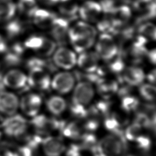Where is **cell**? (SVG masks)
Wrapping results in <instances>:
<instances>
[{"instance_id":"1","label":"cell","mask_w":156,"mask_h":156,"mask_svg":"<svg viewBox=\"0 0 156 156\" xmlns=\"http://www.w3.org/2000/svg\"><path fill=\"white\" fill-rule=\"evenodd\" d=\"M4 136L9 140L23 142L29 136V122L22 115L15 114L10 116H4L0 124Z\"/></svg>"},{"instance_id":"2","label":"cell","mask_w":156,"mask_h":156,"mask_svg":"<svg viewBox=\"0 0 156 156\" xmlns=\"http://www.w3.org/2000/svg\"><path fill=\"white\" fill-rule=\"evenodd\" d=\"M129 143L123 133H111L98 139L97 152L102 156H122L127 154Z\"/></svg>"},{"instance_id":"3","label":"cell","mask_w":156,"mask_h":156,"mask_svg":"<svg viewBox=\"0 0 156 156\" xmlns=\"http://www.w3.org/2000/svg\"><path fill=\"white\" fill-rule=\"evenodd\" d=\"M65 122L44 115H37L32 118L29 125L34 134L42 138L54 135L60 130Z\"/></svg>"},{"instance_id":"4","label":"cell","mask_w":156,"mask_h":156,"mask_svg":"<svg viewBox=\"0 0 156 156\" xmlns=\"http://www.w3.org/2000/svg\"><path fill=\"white\" fill-rule=\"evenodd\" d=\"M68 145L65 140L57 135L43 137L41 149L44 156H63Z\"/></svg>"},{"instance_id":"5","label":"cell","mask_w":156,"mask_h":156,"mask_svg":"<svg viewBox=\"0 0 156 156\" xmlns=\"http://www.w3.org/2000/svg\"><path fill=\"white\" fill-rule=\"evenodd\" d=\"M118 46L113 37L109 34H101L96 45V52L105 60H110L118 53Z\"/></svg>"},{"instance_id":"6","label":"cell","mask_w":156,"mask_h":156,"mask_svg":"<svg viewBox=\"0 0 156 156\" xmlns=\"http://www.w3.org/2000/svg\"><path fill=\"white\" fill-rule=\"evenodd\" d=\"M94 94V88L90 82H80L74 88L72 103L85 107L91 101Z\"/></svg>"},{"instance_id":"7","label":"cell","mask_w":156,"mask_h":156,"mask_svg":"<svg viewBox=\"0 0 156 156\" xmlns=\"http://www.w3.org/2000/svg\"><path fill=\"white\" fill-rule=\"evenodd\" d=\"M20 100L12 92L4 90L0 91V115L10 116L17 113Z\"/></svg>"},{"instance_id":"8","label":"cell","mask_w":156,"mask_h":156,"mask_svg":"<svg viewBox=\"0 0 156 156\" xmlns=\"http://www.w3.org/2000/svg\"><path fill=\"white\" fill-rule=\"evenodd\" d=\"M51 78L48 72L39 67L29 69L27 77L29 85L39 90H46L51 85Z\"/></svg>"},{"instance_id":"9","label":"cell","mask_w":156,"mask_h":156,"mask_svg":"<svg viewBox=\"0 0 156 156\" xmlns=\"http://www.w3.org/2000/svg\"><path fill=\"white\" fill-rule=\"evenodd\" d=\"M2 82L4 87L20 90L27 83V76L20 69H12L2 76Z\"/></svg>"},{"instance_id":"10","label":"cell","mask_w":156,"mask_h":156,"mask_svg":"<svg viewBox=\"0 0 156 156\" xmlns=\"http://www.w3.org/2000/svg\"><path fill=\"white\" fill-rule=\"evenodd\" d=\"M42 137L30 135L17 147L18 156H43L41 149Z\"/></svg>"},{"instance_id":"11","label":"cell","mask_w":156,"mask_h":156,"mask_svg":"<svg viewBox=\"0 0 156 156\" xmlns=\"http://www.w3.org/2000/svg\"><path fill=\"white\" fill-rule=\"evenodd\" d=\"M53 62L59 68L69 69L76 64L77 58L73 51L65 47H60L54 52Z\"/></svg>"},{"instance_id":"12","label":"cell","mask_w":156,"mask_h":156,"mask_svg":"<svg viewBox=\"0 0 156 156\" xmlns=\"http://www.w3.org/2000/svg\"><path fill=\"white\" fill-rule=\"evenodd\" d=\"M41 105L40 96L35 93H29L22 97L20 101L19 108L25 115L33 118L38 115Z\"/></svg>"},{"instance_id":"13","label":"cell","mask_w":156,"mask_h":156,"mask_svg":"<svg viewBox=\"0 0 156 156\" xmlns=\"http://www.w3.org/2000/svg\"><path fill=\"white\" fill-rule=\"evenodd\" d=\"M75 78L73 74L69 72L57 73L51 82L52 88L61 94L69 92L73 88Z\"/></svg>"},{"instance_id":"14","label":"cell","mask_w":156,"mask_h":156,"mask_svg":"<svg viewBox=\"0 0 156 156\" xmlns=\"http://www.w3.org/2000/svg\"><path fill=\"white\" fill-rule=\"evenodd\" d=\"M50 28L54 41L59 45L65 44L68 38V21L65 18L56 17Z\"/></svg>"},{"instance_id":"15","label":"cell","mask_w":156,"mask_h":156,"mask_svg":"<svg viewBox=\"0 0 156 156\" xmlns=\"http://www.w3.org/2000/svg\"><path fill=\"white\" fill-rule=\"evenodd\" d=\"M96 29L87 22H77L68 30V38L70 41L84 38H96Z\"/></svg>"},{"instance_id":"16","label":"cell","mask_w":156,"mask_h":156,"mask_svg":"<svg viewBox=\"0 0 156 156\" xmlns=\"http://www.w3.org/2000/svg\"><path fill=\"white\" fill-rule=\"evenodd\" d=\"M102 12L100 4L92 1L84 2L78 10L80 16L84 21L90 23L98 21Z\"/></svg>"},{"instance_id":"17","label":"cell","mask_w":156,"mask_h":156,"mask_svg":"<svg viewBox=\"0 0 156 156\" xmlns=\"http://www.w3.org/2000/svg\"><path fill=\"white\" fill-rule=\"evenodd\" d=\"M99 57L96 52L84 51L81 52L77 63L79 67L87 73H93L98 68Z\"/></svg>"},{"instance_id":"18","label":"cell","mask_w":156,"mask_h":156,"mask_svg":"<svg viewBox=\"0 0 156 156\" xmlns=\"http://www.w3.org/2000/svg\"><path fill=\"white\" fill-rule=\"evenodd\" d=\"M85 132L81 122L78 121L65 122L60 130L62 136L65 140H69L74 142L77 141Z\"/></svg>"},{"instance_id":"19","label":"cell","mask_w":156,"mask_h":156,"mask_svg":"<svg viewBox=\"0 0 156 156\" xmlns=\"http://www.w3.org/2000/svg\"><path fill=\"white\" fill-rule=\"evenodd\" d=\"M57 16L52 12L45 9H37L32 15L34 23L41 29L50 28Z\"/></svg>"},{"instance_id":"20","label":"cell","mask_w":156,"mask_h":156,"mask_svg":"<svg viewBox=\"0 0 156 156\" xmlns=\"http://www.w3.org/2000/svg\"><path fill=\"white\" fill-rule=\"evenodd\" d=\"M109 15L116 29V27L124 26L129 21L132 12L128 6L122 5L115 8Z\"/></svg>"},{"instance_id":"21","label":"cell","mask_w":156,"mask_h":156,"mask_svg":"<svg viewBox=\"0 0 156 156\" xmlns=\"http://www.w3.org/2000/svg\"><path fill=\"white\" fill-rule=\"evenodd\" d=\"M145 77L143 71L136 66L127 67L124 71L123 79L129 85L136 86L141 84Z\"/></svg>"},{"instance_id":"22","label":"cell","mask_w":156,"mask_h":156,"mask_svg":"<svg viewBox=\"0 0 156 156\" xmlns=\"http://www.w3.org/2000/svg\"><path fill=\"white\" fill-rule=\"evenodd\" d=\"M132 143L134 149L142 156H149L152 151V141L149 136L144 133Z\"/></svg>"},{"instance_id":"23","label":"cell","mask_w":156,"mask_h":156,"mask_svg":"<svg viewBox=\"0 0 156 156\" xmlns=\"http://www.w3.org/2000/svg\"><path fill=\"white\" fill-rule=\"evenodd\" d=\"M24 46H21L20 44H15L11 49L8 51V49L5 52H7L5 58L4 62L8 66H16L19 65L21 62L22 54L24 52Z\"/></svg>"},{"instance_id":"24","label":"cell","mask_w":156,"mask_h":156,"mask_svg":"<svg viewBox=\"0 0 156 156\" xmlns=\"http://www.w3.org/2000/svg\"><path fill=\"white\" fill-rule=\"evenodd\" d=\"M47 108L49 111L54 115H60L66 108L65 100L58 96H53L48 99L46 102Z\"/></svg>"},{"instance_id":"25","label":"cell","mask_w":156,"mask_h":156,"mask_svg":"<svg viewBox=\"0 0 156 156\" xmlns=\"http://www.w3.org/2000/svg\"><path fill=\"white\" fill-rule=\"evenodd\" d=\"M16 5L13 0H0V20L9 21L14 17Z\"/></svg>"},{"instance_id":"26","label":"cell","mask_w":156,"mask_h":156,"mask_svg":"<svg viewBox=\"0 0 156 156\" xmlns=\"http://www.w3.org/2000/svg\"><path fill=\"white\" fill-rule=\"evenodd\" d=\"M96 83L99 93L105 98L112 96L118 91V83L116 81L99 79Z\"/></svg>"},{"instance_id":"27","label":"cell","mask_w":156,"mask_h":156,"mask_svg":"<svg viewBox=\"0 0 156 156\" xmlns=\"http://www.w3.org/2000/svg\"><path fill=\"white\" fill-rule=\"evenodd\" d=\"M144 130L140 126L133 122L123 130V135L128 143H132L144 133Z\"/></svg>"},{"instance_id":"28","label":"cell","mask_w":156,"mask_h":156,"mask_svg":"<svg viewBox=\"0 0 156 156\" xmlns=\"http://www.w3.org/2000/svg\"><path fill=\"white\" fill-rule=\"evenodd\" d=\"M25 28L24 24L19 20H10L7 23L5 29L9 37H17L23 32Z\"/></svg>"},{"instance_id":"29","label":"cell","mask_w":156,"mask_h":156,"mask_svg":"<svg viewBox=\"0 0 156 156\" xmlns=\"http://www.w3.org/2000/svg\"><path fill=\"white\" fill-rule=\"evenodd\" d=\"M56 48V43L47 37H44L43 43L35 52L41 57H46L51 55Z\"/></svg>"},{"instance_id":"30","label":"cell","mask_w":156,"mask_h":156,"mask_svg":"<svg viewBox=\"0 0 156 156\" xmlns=\"http://www.w3.org/2000/svg\"><path fill=\"white\" fill-rule=\"evenodd\" d=\"M16 8L23 15L28 17H32L38 7L35 0H19Z\"/></svg>"},{"instance_id":"31","label":"cell","mask_w":156,"mask_h":156,"mask_svg":"<svg viewBox=\"0 0 156 156\" xmlns=\"http://www.w3.org/2000/svg\"><path fill=\"white\" fill-rule=\"evenodd\" d=\"M59 6L60 12L65 16L73 18L76 16L79 10V7L76 3L71 1L60 2Z\"/></svg>"},{"instance_id":"32","label":"cell","mask_w":156,"mask_h":156,"mask_svg":"<svg viewBox=\"0 0 156 156\" xmlns=\"http://www.w3.org/2000/svg\"><path fill=\"white\" fill-rule=\"evenodd\" d=\"M140 106L139 101L132 95L122 97L121 101L122 108L127 112L136 111Z\"/></svg>"},{"instance_id":"33","label":"cell","mask_w":156,"mask_h":156,"mask_svg":"<svg viewBox=\"0 0 156 156\" xmlns=\"http://www.w3.org/2000/svg\"><path fill=\"white\" fill-rule=\"evenodd\" d=\"M155 26L150 22L142 24L138 28V32L141 34L140 35L152 40H155Z\"/></svg>"},{"instance_id":"34","label":"cell","mask_w":156,"mask_h":156,"mask_svg":"<svg viewBox=\"0 0 156 156\" xmlns=\"http://www.w3.org/2000/svg\"><path fill=\"white\" fill-rule=\"evenodd\" d=\"M128 0H102L100 4L102 11L109 15L115 8L122 5H126Z\"/></svg>"},{"instance_id":"35","label":"cell","mask_w":156,"mask_h":156,"mask_svg":"<svg viewBox=\"0 0 156 156\" xmlns=\"http://www.w3.org/2000/svg\"><path fill=\"white\" fill-rule=\"evenodd\" d=\"M141 96L146 101H153L155 97V87L151 83H144L140 87Z\"/></svg>"},{"instance_id":"36","label":"cell","mask_w":156,"mask_h":156,"mask_svg":"<svg viewBox=\"0 0 156 156\" xmlns=\"http://www.w3.org/2000/svg\"><path fill=\"white\" fill-rule=\"evenodd\" d=\"M44 37L33 35L29 37L24 42V46L25 48L34 50L35 52L41 45Z\"/></svg>"},{"instance_id":"37","label":"cell","mask_w":156,"mask_h":156,"mask_svg":"<svg viewBox=\"0 0 156 156\" xmlns=\"http://www.w3.org/2000/svg\"><path fill=\"white\" fill-rule=\"evenodd\" d=\"M109 18H105L101 19L98 23V28L99 30L105 34H109L110 32H113L115 27L112 22L110 16Z\"/></svg>"},{"instance_id":"38","label":"cell","mask_w":156,"mask_h":156,"mask_svg":"<svg viewBox=\"0 0 156 156\" xmlns=\"http://www.w3.org/2000/svg\"><path fill=\"white\" fill-rule=\"evenodd\" d=\"M0 156H18L17 147L14 148L2 143L0 144Z\"/></svg>"},{"instance_id":"39","label":"cell","mask_w":156,"mask_h":156,"mask_svg":"<svg viewBox=\"0 0 156 156\" xmlns=\"http://www.w3.org/2000/svg\"><path fill=\"white\" fill-rule=\"evenodd\" d=\"M113 61H112L108 65L110 71L116 73L122 71L124 68V64L122 59L119 57H118L115 59L113 58Z\"/></svg>"},{"instance_id":"40","label":"cell","mask_w":156,"mask_h":156,"mask_svg":"<svg viewBox=\"0 0 156 156\" xmlns=\"http://www.w3.org/2000/svg\"><path fill=\"white\" fill-rule=\"evenodd\" d=\"M8 48L4 39L0 35V54L4 53L7 51Z\"/></svg>"},{"instance_id":"41","label":"cell","mask_w":156,"mask_h":156,"mask_svg":"<svg viewBox=\"0 0 156 156\" xmlns=\"http://www.w3.org/2000/svg\"><path fill=\"white\" fill-rule=\"evenodd\" d=\"M147 79L151 84L155 83V69H153L147 74Z\"/></svg>"},{"instance_id":"42","label":"cell","mask_w":156,"mask_h":156,"mask_svg":"<svg viewBox=\"0 0 156 156\" xmlns=\"http://www.w3.org/2000/svg\"><path fill=\"white\" fill-rule=\"evenodd\" d=\"M148 55V58L149 59V61L155 64V49H154L152 50H151L147 54Z\"/></svg>"},{"instance_id":"43","label":"cell","mask_w":156,"mask_h":156,"mask_svg":"<svg viewBox=\"0 0 156 156\" xmlns=\"http://www.w3.org/2000/svg\"><path fill=\"white\" fill-rule=\"evenodd\" d=\"M43 3L47 5H53L60 2V0H39Z\"/></svg>"},{"instance_id":"44","label":"cell","mask_w":156,"mask_h":156,"mask_svg":"<svg viewBox=\"0 0 156 156\" xmlns=\"http://www.w3.org/2000/svg\"><path fill=\"white\" fill-rule=\"evenodd\" d=\"M122 156H133V155H127V154H125V155H122Z\"/></svg>"}]
</instances>
